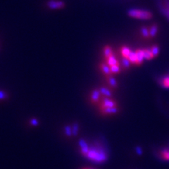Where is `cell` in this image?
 <instances>
[{
  "mask_svg": "<svg viewBox=\"0 0 169 169\" xmlns=\"http://www.w3.org/2000/svg\"><path fill=\"white\" fill-rule=\"evenodd\" d=\"M135 52H136V56H137V66H141V64L143 63L144 61V54H143V50H141V49H137V50H135Z\"/></svg>",
  "mask_w": 169,
  "mask_h": 169,
  "instance_id": "cell-9",
  "label": "cell"
},
{
  "mask_svg": "<svg viewBox=\"0 0 169 169\" xmlns=\"http://www.w3.org/2000/svg\"><path fill=\"white\" fill-rule=\"evenodd\" d=\"M47 6L52 9H59L65 6V4L63 1L60 0H50L48 2Z\"/></svg>",
  "mask_w": 169,
  "mask_h": 169,
  "instance_id": "cell-4",
  "label": "cell"
},
{
  "mask_svg": "<svg viewBox=\"0 0 169 169\" xmlns=\"http://www.w3.org/2000/svg\"><path fill=\"white\" fill-rule=\"evenodd\" d=\"M78 130H79V126L78 123H74L73 126L72 128V133L74 135H77L78 133Z\"/></svg>",
  "mask_w": 169,
  "mask_h": 169,
  "instance_id": "cell-24",
  "label": "cell"
},
{
  "mask_svg": "<svg viewBox=\"0 0 169 169\" xmlns=\"http://www.w3.org/2000/svg\"><path fill=\"white\" fill-rule=\"evenodd\" d=\"M131 51L132 50H131L128 47L123 46L121 48V54L122 55V57L123 58H127V59H128L129 54H130V53L131 52Z\"/></svg>",
  "mask_w": 169,
  "mask_h": 169,
  "instance_id": "cell-14",
  "label": "cell"
},
{
  "mask_svg": "<svg viewBox=\"0 0 169 169\" xmlns=\"http://www.w3.org/2000/svg\"><path fill=\"white\" fill-rule=\"evenodd\" d=\"M149 32H150V37H154L158 32V26L157 24H154L151 26L150 28L149 29Z\"/></svg>",
  "mask_w": 169,
  "mask_h": 169,
  "instance_id": "cell-17",
  "label": "cell"
},
{
  "mask_svg": "<svg viewBox=\"0 0 169 169\" xmlns=\"http://www.w3.org/2000/svg\"><path fill=\"white\" fill-rule=\"evenodd\" d=\"M79 145L81 154L91 161L101 164L108 159L107 149L101 142L95 141L89 144L84 140H81Z\"/></svg>",
  "mask_w": 169,
  "mask_h": 169,
  "instance_id": "cell-1",
  "label": "cell"
},
{
  "mask_svg": "<svg viewBox=\"0 0 169 169\" xmlns=\"http://www.w3.org/2000/svg\"><path fill=\"white\" fill-rule=\"evenodd\" d=\"M141 34L144 38H150V32H149V29L147 27L141 28Z\"/></svg>",
  "mask_w": 169,
  "mask_h": 169,
  "instance_id": "cell-20",
  "label": "cell"
},
{
  "mask_svg": "<svg viewBox=\"0 0 169 169\" xmlns=\"http://www.w3.org/2000/svg\"><path fill=\"white\" fill-rule=\"evenodd\" d=\"M143 54H144V59L147 60V61H150V60L153 59L154 58V55L152 54L151 48H146L143 49Z\"/></svg>",
  "mask_w": 169,
  "mask_h": 169,
  "instance_id": "cell-12",
  "label": "cell"
},
{
  "mask_svg": "<svg viewBox=\"0 0 169 169\" xmlns=\"http://www.w3.org/2000/svg\"><path fill=\"white\" fill-rule=\"evenodd\" d=\"M110 70L112 74H116V73H120V71H121V67H120V65L112 66L110 67Z\"/></svg>",
  "mask_w": 169,
  "mask_h": 169,
  "instance_id": "cell-22",
  "label": "cell"
},
{
  "mask_svg": "<svg viewBox=\"0 0 169 169\" xmlns=\"http://www.w3.org/2000/svg\"><path fill=\"white\" fill-rule=\"evenodd\" d=\"M116 106H118L117 103L116 102V101L110 99L109 97H103V98L100 101L99 104V111L104 109L116 107Z\"/></svg>",
  "mask_w": 169,
  "mask_h": 169,
  "instance_id": "cell-3",
  "label": "cell"
},
{
  "mask_svg": "<svg viewBox=\"0 0 169 169\" xmlns=\"http://www.w3.org/2000/svg\"><path fill=\"white\" fill-rule=\"evenodd\" d=\"M128 14L130 17L133 19L140 20H149L153 16L152 13L150 11L144 9H132L128 12Z\"/></svg>",
  "mask_w": 169,
  "mask_h": 169,
  "instance_id": "cell-2",
  "label": "cell"
},
{
  "mask_svg": "<svg viewBox=\"0 0 169 169\" xmlns=\"http://www.w3.org/2000/svg\"><path fill=\"white\" fill-rule=\"evenodd\" d=\"M151 50H152V54L154 55V58L157 57L158 55L159 54V45H157V44H154L152 47H151Z\"/></svg>",
  "mask_w": 169,
  "mask_h": 169,
  "instance_id": "cell-21",
  "label": "cell"
},
{
  "mask_svg": "<svg viewBox=\"0 0 169 169\" xmlns=\"http://www.w3.org/2000/svg\"><path fill=\"white\" fill-rule=\"evenodd\" d=\"M99 90L100 91V93H101V95H103L104 97H109V98H110L111 97H112V92H111V91L109 90V89L106 88H104V87H102V88H100Z\"/></svg>",
  "mask_w": 169,
  "mask_h": 169,
  "instance_id": "cell-15",
  "label": "cell"
},
{
  "mask_svg": "<svg viewBox=\"0 0 169 169\" xmlns=\"http://www.w3.org/2000/svg\"><path fill=\"white\" fill-rule=\"evenodd\" d=\"M129 61H130V63L132 64H137V56H136V52L135 51H131V52L129 54L128 58Z\"/></svg>",
  "mask_w": 169,
  "mask_h": 169,
  "instance_id": "cell-18",
  "label": "cell"
},
{
  "mask_svg": "<svg viewBox=\"0 0 169 169\" xmlns=\"http://www.w3.org/2000/svg\"><path fill=\"white\" fill-rule=\"evenodd\" d=\"M122 63H123V67L125 68H128L130 66V61H129L128 59L127 58H123V60H122Z\"/></svg>",
  "mask_w": 169,
  "mask_h": 169,
  "instance_id": "cell-23",
  "label": "cell"
},
{
  "mask_svg": "<svg viewBox=\"0 0 169 169\" xmlns=\"http://www.w3.org/2000/svg\"><path fill=\"white\" fill-rule=\"evenodd\" d=\"M161 10L164 15L169 19V2L163 4V6H161Z\"/></svg>",
  "mask_w": 169,
  "mask_h": 169,
  "instance_id": "cell-19",
  "label": "cell"
},
{
  "mask_svg": "<svg viewBox=\"0 0 169 169\" xmlns=\"http://www.w3.org/2000/svg\"><path fill=\"white\" fill-rule=\"evenodd\" d=\"M159 83L162 88L169 89V74L164 75L159 80Z\"/></svg>",
  "mask_w": 169,
  "mask_h": 169,
  "instance_id": "cell-8",
  "label": "cell"
},
{
  "mask_svg": "<svg viewBox=\"0 0 169 169\" xmlns=\"http://www.w3.org/2000/svg\"><path fill=\"white\" fill-rule=\"evenodd\" d=\"M100 112H101L102 115H104V116L116 114V113L119 112V108H118V106H116V107L104 109L100 110Z\"/></svg>",
  "mask_w": 169,
  "mask_h": 169,
  "instance_id": "cell-7",
  "label": "cell"
},
{
  "mask_svg": "<svg viewBox=\"0 0 169 169\" xmlns=\"http://www.w3.org/2000/svg\"><path fill=\"white\" fill-rule=\"evenodd\" d=\"M65 132L66 134L68 135V136H70V135L72 134V128H71L69 126H67L65 128Z\"/></svg>",
  "mask_w": 169,
  "mask_h": 169,
  "instance_id": "cell-25",
  "label": "cell"
},
{
  "mask_svg": "<svg viewBox=\"0 0 169 169\" xmlns=\"http://www.w3.org/2000/svg\"><path fill=\"white\" fill-rule=\"evenodd\" d=\"M99 67H100V69L102 71V72L104 73V75H105L106 77L110 76V75H112V73H111L110 67L106 64L102 63L99 65Z\"/></svg>",
  "mask_w": 169,
  "mask_h": 169,
  "instance_id": "cell-10",
  "label": "cell"
},
{
  "mask_svg": "<svg viewBox=\"0 0 169 169\" xmlns=\"http://www.w3.org/2000/svg\"><path fill=\"white\" fill-rule=\"evenodd\" d=\"M106 64H107L109 67L115 65H120L119 61H118L117 59L113 54H112L109 57H108L107 59H106Z\"/></svg>",
  "mask_w": 169,
  "mask_h": 169,
  "instance_id": "cell-11",
  "label": "cell"
},
{
  "mask_svg": "<svg viewBox=\"0 0 169 169\" xmlns=\"http://www.w3.org/2000/svg\"><path fill=\"white\" fill-rule=\"evenodd\" d=\"M101 98V93L99 89H95L92 91L90 95V101L92 104H98Z\"/></svg>",
  "mask_w": 169,
  "mask_h": 169,
  "instance_id": "cell-5",
  "label": "cell"
},
{
  "mask_svg": "<svg viewBox=\"0 0 169 169\" xmlns=\"http://www.w3.org/2000/svg\"><path fill=\"white\" fill-rule=\"evenodd\" d=\"M83 169H92V168H83Z\"/></svg>",
  "mask_w": 169,
  "mask_h": 169,
  "instance_id": "cell-26",
  "label": "cell"
},
{
  "mask_svg": "<svg viewBox=\"0 0 169 169\" xmlns=\"http://www.w3.org/2000/svg\"><path fill=\"white\" fill-rule=\"evenodd\" d=\"M103 54L104 59H106L108 57H109L111 55L113 54L112 49L109 45H106L103 49Z\"/></svg>",
  "mask_w": 169,
  "mask_h": 169,
  "instance_id": "cell-13",
  "label": "cell"
},
{
  "mask_svg": "<svg viewBox=\"0 0 169 169\" xmlns=\"http://www.w3.org/2000/svg\"><path fill=\"white\" fill-rule=\"evenodd\" d=\"M106 79H107V82L109 85L112 87V88H116L118 86V83L116 80L114 78H113L112 75H110V76L106 77Z\"/></svg>",
  "mask_w": 169,
  "mask_h": 169,
  "instance_id": "cell-16",
  "label": "cell"
},
{
  "mask_svg": "<svg viewBox=\"0 0 169 169\" xmlns=\"http://www.w3.org/2000/svg\"><path fill=\"white\" fill-rule=\"evenodd\" d=\"M159 157L165 161H169V147H164L159 152Z\"/></svg>",
  "mask_w": 169,
  "mask_h": 169,
  "instance_id": "cell-6",
  "label": "cell"
}]
</instances>
